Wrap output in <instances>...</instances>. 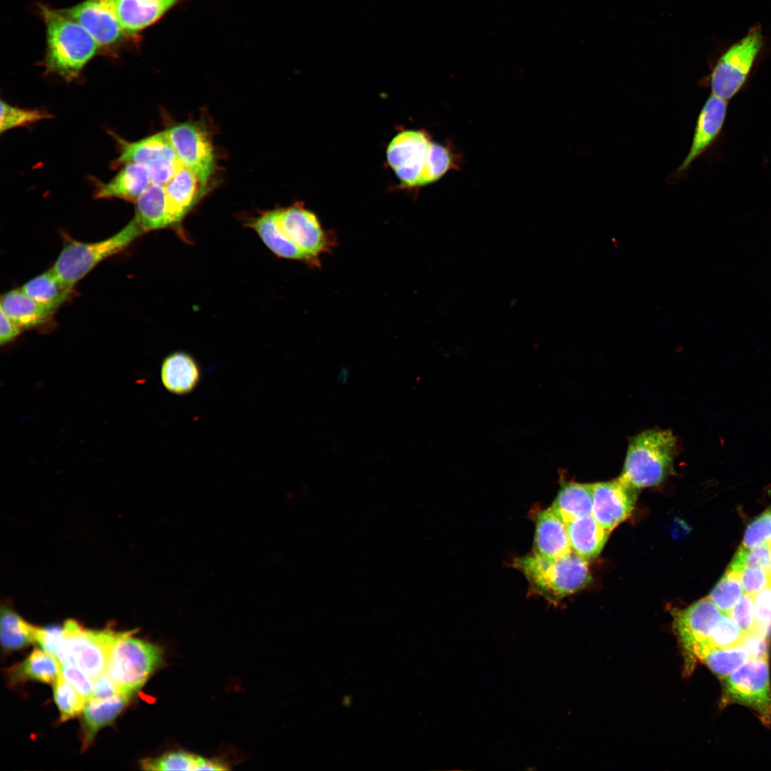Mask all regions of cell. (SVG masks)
<instances>
[{
	"mask_svg": "<svg viewBox=\"0 0 771 771\" xmlns=\"http://www.w3.org/2000/svg\"><path fill=\"white\" fill-rule=\"evenodd\" d=\"M722 614L708 597L683 610L673 611L674 629L688 672L711 650L708 638L713 625Z\"/></svg>",
	"mask_w": 771,
	"mask_h": 771,
	"instance_id": "cell-9",
	"label": "cell"
},
{
	"mask_svg": "<svg viewBox=\"0 0 771 771\" xmlns=\"http://www.w3.org/2000/svg\"><path fill=\"white\" fill-rule=\"evenodd\" d=\"M165 132L182 165L192 170L204 186L214 168L213 148L206 131L196 124L183 123Z\"/></svg>",
	"mask_w": 771,
	"mask_h": 771,
	"instance_id": "cell-11",
	"label": "cell"
},
{
	"mask_svg": "<svg viewBox=\"0 0 771 771\" xmlns=\"http://www.w3.org/2000/svg\"><path fill=\"white\" fill-rule=\"evenodd\" d=\"M132 631L121 633L108 656L106 670L123 695L132 697L163 662V648L133 638Z\"/></svg>",
	"mask_w": 771,
	"mask_h": 771,
	"instance_id": "cell-4",
	"label": "cell"
},
{
	"mask_svg": "<svg viewBox=\"0 0 771 771\" xmlns=\"http://www.w3.org/2000/svg\"><path fill=\"white\" fill-rule=\"evenodd\" d=\"M677 441L669 430L649 429L629 442L620 477L637 489L657 486L672 473Z\"/></svg>",
	"mask_w": 771,
	"mask_h": 771,
	"instance_id": "cell-3",
	"label": "cell"
},
{
	"mask_svg": "<svg viewBox=\"0 0 771 771\" xmlns=\"http://www.w3.org/2000/svg\"><path fill=\"white\" fill-rule=\"evenodd\" d=\"M53 685L54 697L61 722L75 717L82 712L86 700L61 675Z\"/></svg>",
	"mask_w": 771,
	"mask_h": 771,
	"instance_id": "cell-34",
	"label": "cell"
},
{
	"mask_svg": "<svg viewBox=\"0 0 771 771\" xmlns=\"http://www.w3.org/2000/svg\"><path fill=\"white\" fill-rule=\"evenodd\" d=\"M93 698L104 699L121 694L119 688L106 670L101 674L93 678Z\"/></svg>",
	"mask_w": 771,
	"mask_h": 771,
	"instance_id": "cell-45",
	"label": "cell"
},
{
	"mask_svg": "<svg viewBox=\"0 0 771 771\" xmlns=\"http://www.w3.org/2000/svg\"><path fill=\"white\" fill-rule=\"evenodd\" d=\"M202 185L197 175L181 165L165 189L172 215L178 221L193 203ZM203 186V185H202Z\"/></svg>",
	"mask_w": 771,
	"mask_h": 771,
	"instance_id": "cell-29",
	"label": "cell"
},
{
	"mask_svg": "<svg viewBox=\"0 0 771 771\" xmlns=\"http://www.w3.org/2000/svg\"><path fill=\"white\" fill-rule=\"evenodd\" d=\"M771 541V508L757 516L747 527L740 546L751 548Z\"/></svg>",
	"mask_w": 771,
	"mask_h": 771,
	"instance_id": "cell-39",
	"label": "cell"
},
{
	"mask_svg": "<svg viewBox=\"0 0 771 771\" xmlns=\"http://www.w3.org/2000/svg\"><path fill=\"white\" fill-rule=\"evenodd\" d=\"M638 489L622 477L593 484L591 515L605 530L611 532L632 513Z\"/></svg>",
	"mask_w": 771,
	"mask_h": 771,
	"instance_id": "cell-14",
	"label": "cell"
},
{
	"mask_svg": "<svg viewBox=\"0 0 771 771\" xmlns=\"http://www.w3.org/2000/svg\"><path fill=\"white\" fill-rule=\"evenodd\" d=\"M534 548V553L549 558L560 557L572 551L567 523L551 507L537 516Z\"/></svg>",
	"mask_w": 771,
	"mask_h": 771,
	"instance_id": "cell-17",
	"label": "cell"
},
{
	"mask_svg": "<svg viewBox=\"0 0 771 771\" xmlns=\"http://www.w3.org/2000/svg\"><path fill=\"white\" fill-rule=\"evenodd\" d=\"M60 665L61 677L86 700L90 699L93 690V680L91 677L74 665L69 663Z\"/></svg>",
	"mask_w": 771,
	"mask_h": 771,
	"instance_id": "cell-42",
	"label": "cell"
},
{
	"mask_svg": "<svg viewBox=\"0 0 771 771\" xmlns=\"http://www.w3.org/2000/svg\"><path fill=\"white\" fill-rule=\"evenodd\" d=\"M278 221L283 233L304 254L306 261L318 263L319 256L330 247V240L317 216L296 204L278 210Z\"/></svg>",
	"mask_w": 771,
	"mask_h": 771,
	"instance_id": "cell-13",
	"label": "cell"
},
{
	"mask_svg": "<svg viewBox=\"0 0 771 771\" xmlns=\"http://www.w3.org/2000/svg\"><path fill=\"white\" fill-rule=\"evenodd\" d=\"M182 0H113L118 19L129 36L158 21Z\"/></svg>",
	"mask_w": 771,
	"mask_h": 771,
	"instance_id": "cell-16",
	"label": "cell"
},
{
	"mask_svg": "<svg viewBox=\"0 0 771 771\" xmlns=\"http://www.w3.org/2000/svg\"><path fill=\"white\" fill-rule=\"evenodd\" d=\"M36 627L26 622L11 609L1 607L0 635L6 652L22 649L36 641Z\"/></svg>",
	"mask_w": 771,
	"mask_h": 771,
	"instance_id": "cell-31",
	"label": "cell"
},
{
	"mask_svg": "<svg viewBox=\"0 0 771 771\" xmlns=\"http://www.w3.org/2000/svg\"><path fill=\"white\" fill-rule=\"evenodd\" d=\"M431 143L428 135L422 131H403L390 141L387 160L404 186H420Z\"/></svg>",
	"mask_w": 771,
	"mask_h": 771,
	"instance_id": "cell-10",
	"label": "cell"
},
{
	"mask_svg": "<svg viewBox=\"0 0 771 771\" xmlns=\"http://www.w3.org/2000/svg\"><path fill=\"white\" fill-rule=\"evenodd\" d=\"M21 288L37 303L56 311L69 299L74 288L64 283L51 268L29 280Z\"/></svg>",
	"mask_w": 771,
	"mask_h": 771,
	"instance_id": "cell-30",
	"label": "cell"
},
{
	"mask_svg": "<svg viewBox=\"0 0 771 771\" xmlns=\"http://www.w3.org/2000/svg\"><path fill=\"white\" fill-rule=\"evenodd\" d=\"M0 308L21 329L40 326L55 312L33 300L21 288L10 291L3 295Z\"/></svg>",
	"mask_w": 771,
	"mask_h": 771,
	"instance_id": "cell-23",
	"label": "cell"
},
{
	"mask_svg": "<svg viewBox=\"0 0 771 771\" xmlns=\"http://www.w3.org/2000/svg\"><path fill=\"white\" fill-rule=\"evenodd\" d=\"M453 166L450 151L437 143H431L420 186L433 183L443 176Z\"/></svg>",
	"mask_w": 771,
	"mask_h": 771,
	"instance_id": "cell-38",
	"label": "cell"
},
{
	"mask_svg": "<svg viewBox=\"0 0 771 771\" xmlns=\"http://www.w3.org/2000/svg\"><path fill=\"white\" fill-rule=\"evenodd\" d=\"M567 529L572 551L586 560L599 555L610 533L592 515L568 523Z\"/></svg>",
	"mask_w": 771,
	"mask_h": 771,
	"instance_id": "cell-21",
	"label": "cell"
},
{
	"mask_svg": "<svg viewBox=\"0 0 771 771\" xmlns=\"http://www.w3.org/2000/svg\"><path fill=\"white\" fill-rule=\"evenodd\" d=\"M727 101L711 94L702 107L694 130L690 149L681 163L668 176L670 183H679L692 164L714 143L723 126Z\"/></svg>",
	"mask_w": 771,
	"mask_h": 771,
	"instance_id": "cell-15",
	"label": "cell"
},
{
	"mask_svg": "<svg viewBox=\"0 0 771 771\" xmlns=\"http://www.w3.org/2000/svg\"><path fill=\"white\" fill-rule=\"evenodd\" d=\"M118 141L121 146L120 155L116 161L118 165L136 163L146 167L164 157L178 158L165 131L135 142L119 138Z\"/></svg>",
	"mask_w": 771,
	"mask_h": 771,
	"instance_id": "cell-22",
	"label": "cell"
},
{
	"mask_svg": "<svg viewBox=\"0 0 771 771\" xmlns=\"http://www.w3.org/2000/svg\"><path fill=\"white\" fill-rule=\"evenodd\" d=\"M151 183L149 173L145 166L127 163L109 182L98 183L94 196L96 198H117L136 201Z\"/></svg>",
	"mask_w": 771,
	"mask_h": 771,
	"instance_id": "cell-18",
	"label": "cell"
},
{
	"mask_svg": "<svg viewBox=\"0 0 771 771\" xmlns=\"http://www.w3.org/2000/svg\"><path fill=\"white\" fill-rule=\"evenodd\" d=\"M755 632L771 636V585L754 595Z\"/></svg>",
	"mask_w": 771,
	"mask_h": 771,
	"instance_id": "cell-40",
	"label": "cell"
},
{
	"mask_svg": "<svg viewBox=\"0 0 771 771\" xmlns=\"http://www.w3.org/2000/svg\"><path fill=\"white\" fill-rule=\"evenodd\" d=\"M64 634L63 627L36 628L35 638L44 651L55 657Z\"/></svg>",
	"mask_w": 771,
	"mask_h": 771,
	"instance_id": "cell-44",
	"label": "cell"
},
{
	"mask_svg": "<svg viewBox=\"0 0 771 771\" xmlns=\"http://www.w3.org/2000/svg\"><path fill=\"white\" fill-rule=\"evenodd\" d=\"M742 595L740 573L727 570L708 598L722 613L729 615Z\"/></svg>",
	"mask_w": 771,
	"mask_h": 771,
	"instance_id": "cell-33",
	"label": "cell"
},
{
	"mask_svg": "<svg viewBox=\"0 0 771 771\" xmlns=\"http://www.w3.org/2000/svg\"><path fill=\"white\" fill-rule=\"evenodd\" d=\"M763 43L762 28L757 24L722 54L709 77L712 95L727 101L740 91L752 69Z\"/></svg>",
	"mask_w": 771,
	"mask_h": 771,
	"instance_id": "cell-7",
	"label": "cell"
},
{
	"mask_svg": "<svg viewBox=\"0 0 771 771\" xmlns=\"http://www.w3.org/2000/svg\"><path fill=\"white\" fill-rule=\"evenodd\" d=\"M161 377L168 391L182 395L191 392L196 387L200 379V371L191 356L176 352L164 359Z\"/></svg>",
	"mask_w": 771,
	"mask_h": 771,
	"instance_id": "cell-24",
	"label": "cell"
},
{
	"mask_svg": "<svg viewBox=\"0 0 771 771\" xmlns=\"http://www.w3.org/2000/svg\"><path fill=\"white\" fill-rule=\"evenodd\" d=\"M140 766L144 770H226L228 765L223 760L206 758L203 756L183 751H171L156 757L141 760Z\"/></svg>",
	"mask_w": 771,
	"mask_h": 771,
	"instance_id": "cell-26",
	"label": "cell"
},
{
	"mask_svg": "<svg viewBox=\"0 0 771 771\" xmlns=\"http://www.w3.org/2000/svg\"><path fill=\"white\" fill-rule=\"evenodd\" d=\"M722 680V707L740 703L752 709L764 725L771 724L768 658L749 659Z\"/></svg>",
	"mask_w": 771,
	"mask_h": 771,
	"instance_id": "cell-8",
	"label": "cell"
},
{
	"mask_svg": "<svg viewBox=\"0 0 771 771\" xmlns=\"http://www.w3.org/2000/svg\"><path fill=\"white\" fill-rule=\"evenodd\" d=\"M747 567H757L771 573V541L751 548L740 546L728 570L740 573Z\"/></svg>",
	"mask_w": 771,
	"mask_h": 771,
	"instance_id": "cell-36",
	"label": "cell"
},
{
	"mask_svg": "<svg viewBox=\"0 0 771 771\" xmlns=\"http://www.w3.org/2000/svg\"><path fill=\"white\" fill-rule=\"evenodd\" d=\"M551 508L566 523L591 515L593 484L565 482Z\"/></svg>",
	"mask_w": 771,
	"mask_h": 771,
	"instance_id": "cell-25",
	"label": "cell"
},
{
	"mask_svg": "<svg viewBox=\"0 0 771 771\" xmlns=\"http://www.w3.org/2000/svg\"><path fill=\"white\" fill-rule=\"evenodd\" d=\"M750 659L747 649L742 645L728 648L712 649L702 658L709 669L722 680Z\"/></svg>",
	"mask_w": 771,
	"mask_h": 771,
	"instance_id": "cell-32",
	"label": "cell"
},
{
	"mask_svg": "<svg viewBox=\"0 0 771 771\" xmlns=\"http://www.w3.org/2000/svg\"><path fill=\"white\" fill-rule=\"evenodd\" d=\"M62 11L90 34L100 49L114 48L129 37L118 19L113 0H85Z\"/></svg>",
	"mask_w": 771,
	"mask_h": 771,
	"instance_id": "cell-12",
	"label": "cell"
},
{
	"mask_svg": "<svg viewBox=\"0 0 771 771\" xmlns=\"http://www.w3.org/2000/svg\"><path fill=\"white\" fill-rule=\"evenodd\" d=\"M51 117L49 114L42 110L21 109L1 101L0 131L3 133L16 127L27 126Z\"/></svg>",
	"mask_w": 771,
	"mask_h": 771,
	"instance_id": "cell-37",
	"label": "cell"
},
{
	"mask_svg": "<svg viewBox=\"0 0 771 771\" xmlns=\"http://www.w3.org/2000/svg\"><path fill=\"white\" fill-rule=\"evenodd\" d=\"M729 615L745 634L755 631L754 595L743 594Z\"/></svg>",
	"mask_w": 771,
	"mask_h": 771,
	"instance_id": "cell-41",
	"label": "cell"
},
{
	"mask_svg": "<svg viewBox=\"0 0 771 771\" xmlns=\"http://www.w3.org/2000/svg\"><path fill=\"white\" fill-rule=\"evenodd\" d=\"M513 565L537 594L553 602L584 588L591 578L588 560L573 551L555 558L533 553L515 559Z\"/></svg>",
	"mask_w": 771,
	"mask_h": 771,
	"instance_id": "cell-2",
	"label": "cell"
},
{
	"mask_svg": "<svg viewBox=\"0 0 771 771\" xmlns=\"http://www.w3.org/2000/svg\"><path fill=\"white\" fill-rule=\"evenodd\" d=\"M741 644L747 649L750 659L768 658L767 640L757 632L745 634Z\"/></svg>",
	"mask_w": 771,
	"mask_h": 771,
	"instance_id": "cell-46",
	"label": "cell"
},
{
	"mask_svg": "<svg viewBox=\"0 0 771 771\" xmlns=\"http://www.w3.org/2000/svg\"><path fill=\"white\" fill-rule=\"evenodd\" d=\"M46 33L45 66L48 72L66 81L76 79L98 53L90 34L62 10L39 6Z\"/></svg>",
	"mask_w": 771,
	"mask_h": 771,
	"instance_id": "cell-1",
	"label": "cell"
},
{
	"mask_svg": "<svg viewBox=\"0 0 771 771\" xmlns=\"http://www.w3.org/2000/svg\"><path fill=\"white\" fill-rule=\"evenodd\" d=\"M21 329L1 309L0 314V343H6L19 335Z\"/></svg>",
	"mask_w": 771,
	"mask_h": 771,
	"instance_id": "cell-47",
	"label": "cell"
},
{
	"mask_svg": "<svg viewBox=\"0 0 771 771\" xmlns=\"http://www.w3.org/2000/svg\"><path fill=\"white\" fill-rule=\"evenodd\" d=\"M143 233L133 218L121 231L105 240L94 243L69 240L51 270L64 283L74 288L99 263L121 252Z\"/></svg>",
	"mask_w": 771,
	"mask_h": 771,
	"instance_id": "cell-5",
	"label": "cell"
},
{
	"mask_svg": "<svg viewBox=\"0 0 771 771\" xmlns=\"http://www.w3.org/2000/svg\"><path fill=\"white\" fill-rule=\"evenodd\" d=\"M745 593L755 595L771 585V573L757 567H747L740 572Z\"/></svg>",
	"mask_w": 771,
	"mask_h": 771,
	"instance_id": "cell-43",
	"label": "cell"
},
{
	"mask_svg": "<svg viewBox=\"0 0 771 771\" xmlns=\"http://www.w3.org/2000/svg\"><path fill=\"white\" fill-rule=\"evenodd\" d=\"M60 665L53 655L35 649L23 662L10 669L9 680L12 684L34 680L54 685L60 675Z\"/></svg>",
	"mask_w": 771,
	"mask_h": 771,
	"instance_id": "cell-27",
	"label": "cell"
},
{
	"mask_svg": "<svg viewBox=\"0 0 771 771\" xmlns=\"http://www.w3.org/2000/svg\"><path fill=\"white\" fill-rule=\"evenodd\" d=\"M278 215V210L266 212L251 223V227L276 255L285 258L306 261L304 254L281 228Z\"/></svg>",
	"mask_w": 771,
	"mask_h": 771,
	"instance_id": "cell-28",
	"label": "cell"
},
{
	"mask_svg": "<svg viewBox=\"0 0 771 771\" xmlns=\"http://www.w3.org/2000/svg\"><path fill=\"white\" fill-rule=\"evenodd\" d=\"M745 635L730 615L722 613L711 630L708 644L711 650L732 647L740 645Z\"/></svg>",
	"mask_w": 771,
	"mask_h": 771,
	"instance_id": "cell-35",
	"label": "cell"
},
{
	"mask_svg": "<svg viewBox=\"0 0 771 771\" xmlns=\"http://www.w3.org/2000/svg\"><path fill=\"white\" fill-rule=\"evenodd\" d=\"M136 208L134 218L144 233L176 222L164 186L151 183L136 199Z\"/></svg>",
	"mask_w": 771,
	"mask_h": 771,
	"instance_id": "cell-19",
	"label": "cell"
},
{
	"mask_svg": "<svg viewBox=\"0 0 771 771\" xmlns=\"http://www.w3.org/2000/svg\"><path fill=\"white\" fill-rule=\"evenodd\" d=\"M129 696L118 694L104 699L91 697L82 711L83 745L86 749L97 732L114 722L129 703Z\"/></svg>",
	"mask_w": 771,
	"mask_h": 771,
	"instance_id": "cell-20",
	"label": "cell"
},
{
	"mask_svg": "<svg viewBox=\"0 0 771 771\" xmlns=\"http://www.w3.org/2000/svg\"><path fill=\"white\" fill-rule=\"evenodd\" d=\"M63 629L55 654L60 664L74 665L92 678L106 670L109 651L121 633L87 630L74 620H66Z\"/></svg>",
	"mask_w": 771,
	"mask_h": 771,
	"instance_id": "cell-6",
	"label": "cell"
}]
</instances>
